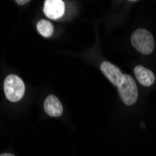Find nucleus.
<instances>
[{
  "mask_svg": "<svg viewBox=\"0 0 156 156\" xmlns=\"http://www.w3.org/2000/svg\"><path fill=\"white\" fill-rule=\"evenodd\" d=\"M131 43L133 47L140 53L148 55L154 50V38L152 35L146 29L139 28L131 36Z\"/></svg>",
  "mask_w": 156,
  "mask_h": 156,
  "instance_id": "nucleus-1",
  "label": "nucleus"
},
{
  "mask_svg": "<svg viewBox=\"0 0 156 156\" xmlns=\"http://www.w3.org/2000/svg\"><path fill=\"white\" fill-rule=\"evenodd\" d=\"M25 91V86L23 80L18 76L9 75L4 81V92L8 100L17 102L23 98Z\"/></svg>",
  "mask_w": 156,
  "mask_h": 156,
  "instance_id": "nucleus-2",
  "label": "nucleus"
},
{
  "mask_svg": "<svg viewBox=\"0 0 156 156\" xmlns=\"http://www.w3.org/2000/svg\"><path fill=\"white\" fill-rule=\"evenodd\" d=\"M118 92L123 103L127 106L134 105L137 99V87L134 79L128 75L124 74L121 84L118 86Z\"/></svg>",
  "mask_w": 156,
  "mask_h": 156,
  "instance_id": "nucleus-3",
  "label": "nucleus"
},
{
  "mask_svg": "<svg viewBox=\"0 0 156 156\" xmlns=\"http://www.w3.org/2000/svg\"><path fill=\"white\" fill-rule=\"evenodd\" d=\"M100 69L102 73L108 78V80L114 85V86L118 87L121 84L122 79H123V73L120 70L118 66L113 65L109 62H103L100 66Z\"/></svg>",
  "mask_w": 156,
  "mask_h": 156,
  "instance_id": "nucleus-4",
  "label": "nucleus"
},
{
  "mask_svg": "<svg viewBox=\"0 0 156 156\" xmlns=\"http://www.w3.org/2000/svg\"><path fill=\"white\" fill-rule=\"evenodd\" d=\"M45 15L51 19L57 20L65 13V3L62 0H46L43 8Z\"/></svg>",
  "mask_w": 156,
  "mask_h": 156,
  "instance_id": "nucleus-5",
  "label": "nucleus"
},
{
  "mask_svg": "<svg viewBox=\"0 0 156 156\" xmlns=\"http://www.w3.org/2000/svg\"><path fill=\"white\" fill-rule=\"evenodd\" d=\"M44 110L51 117H59L63 113V106L55 95H49L44 101Z\"/></svg>",
  "mask_w": 156,
  "mask_h": 156,
  "instance_id": "nucleus-6",
  "label": "nucleus"
},
{
  "mask_svg": "<svg viewBox=\"0 0 156 156\" xmlns=\"http://www.w3.org/2000/svg\"><path fill=\"white\" fill-rule=\"evenodd\" d=\"M136 80L143 86H151L155 81V76L150 69L143 66H136L134 69Z\"/></svg>",
  "mask_w": 156,
  "mask_h": 156,
  "instance_id": "nucleus-7",
  "label": "nucleus"
},
{
  "mask_svg": "<svg viewBox=\"0 0 156 156\" xmlns=\"http://www.w3.org/2000/svg\"><path fill=\"white\" fill-rule=\"evenodd\" d=\"M37 29L38 33L45 37H49L53 33V26L47 20H40L37 23Z\"/></svg>",
  "mask_w": 156,
  "mask_h": 156,
  "instance_id": "nucleus-8",
  "label": "nucleus"
},
{
  "mask_svg": "<svg viewBox=\"0 0 156 156\" xmlns=\"http://www.w3.org/2000/svg\"><path fill=\"white\" fill-rule=\"evenodd\" d=\"M28 2H29L28 0H25V1H20V0H16V3H18L19 5H23V4L28 3Z\"/></svg>",
  "mask_w": 156,
  "mask_h": 156,
  "instance_id": "nucleus-9",
  "label": "nucleus"
},
{
  "mask_svg": "<svg viewBox=\"0 0 156 156\" xmlns=\"http://www.w3.org/2000/svg\"><path fill=\"white\" fill-rule=\"evenodd\" d=\"M0 156H14V155L11 154V153H3V154H1Z\"/></svg>",
  "mask_w": 156,
  "mask_h": 156,
  "instance_id": "nucleus-10",
  "label": "nucleus"
}]
</instances>
